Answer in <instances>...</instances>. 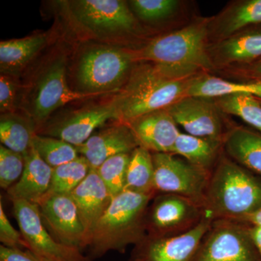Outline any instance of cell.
<instances>
[{
  "label": "cell",
  "instance_id": "27",
  "mask_svg": "<svg viewBox=\"0 0 261 261\" xmlns=\"http://www.w3.org/2000/svg\"><path fill=\"white\" fill-rule=\"evenodd\" d=\"M33 119L13 113H5L0 118V140L2 145L22 155L27 156L33 148L37 135Z\"/></svg>",
  "mask_w": 261,
  "mask_h": 261
},
{
  "label": "cell",
  "instance_id": "33",
  "mask_svg": "<svg viewBox=\"0 0 261 261\" xmlns=\"http://www.w3.org/2000/svg\"><path fill=\"white\" fill-rule=\"evenodd\" d=\"M25 168V158L22 154L0 146V186L8 190L19 181Z\"/></svg>",
  "mask_w": 261,
  "mask_h": 261
},
{
  "label": "cell",
  "instance_id": "38",
  "mask_svg": "<svg viewBox=\"0 0 261 261\" xmlns=\"http://www.w3.org/2000/svg\"><path fill=\"white\" fill-rule=\"evenodd\" d=\"M243 222L261 228V206L245 217Z\"/></svg>",
  "mask_w": 261,
  "mask_h": 261
},
{
  "label": "cell",
  "instance_id": "29",
  "mask_svg": "<svg viewBox=\"0 0 261 261\" xmlns=\"http://www.w3.org/2000/svg\"><path fill=\"white\" fill-rule=\"evenodd\" d=\"M221 112L238 117L253 129L261 132V102L251 94H238L214 99Z\"/></svg>",
  "mask_w": 261,
  "mask_h": 261
},
{
  "label": "cell",
  "instance_id": "13",
  "mask_svg": "<svg viewBox=\"0 0 261 261\" xmlns=\"http://www.w3.org/2000/svg\"><path fill=\"white\" fill-rule=\"evenodd\" d=\"M212 221L205 216L195 228L177 236L147 235L135 245L129 261H193Z\"/></svg>",
  "mask_w": 261,
  "mask_h": 261
},
{
  "label": "cell",
  "instance_id": "36",
  "mask_svg": "<svg viewBox=\"0 0 261 261\" xmlns=\"http://www.w3.org/2000/svg\"><path fill=\"white\" fill-rule=\"evenodd\" d=\"M17 84L13 77L1 74L0 76V111L2 114L15 113Z\"/></svg>",
  "mask_w": 261,
  "mask_h": 261
},
{
  "label": "cell",
  "instance_id": "18",
  "mask_svg": "<svg viewBox=\"0 0 261 261\" xmlns=\"http://www.w3.org/2000/svg\"><path fill=\"white\" fill-rule=\"evenodd\" d=\"M138 143L126 123L118 121L113 126L94 133L83 145L75 147L80 155L97 169L106 160L120 154H130Z\"/></svg>",
  "mask_w": 261,
  "mask_h": 261
},
{
  "label": "cell",
  "instance_id": "9",
  "mask_svg": "<svg viewBox=\"0 0 261 261\" xmlns=\"http://www.w3.org/2000/svg\"><path fill=\"white\" fill-rule=\"evenodd\" d=\"M147 211V235L177 236L195 228L205 216L195 200L175 194H158Z\"/></svg>",
  "mask_w": 261,
  "mask_h": 261
},
{
  "label": "cell",
  "instance_id": "2",
  "mask_svg": "<svg viewBox=\"0 0 261 261\" xmlns=\"http://www.w3.org/2000/svg\"><path fill=\"white\" fill-rule=\"evenodd\" d=\"M261 206V178L221 154L214 170L202 202L205 216L215 220L243 222Z\"/></svg>",
  "mask_w": 261,
  "mask_h": 261
},
{
  "label": "cell",
  "instance_id": "1",
  "mask_svg": "<svg viewBox=\"0 0 261 261\" xmlns=\"http://www.w3.org/2000/svg\"><path fill=\"white\" fill-rule=\"evenodd\" d=\"M209 17L197 15L181 28L149 39L132 49L136 63L155 65L166 75L190 80L202 73H214L209 56Z\"/></svg>",
  "mask_w": 261,
  "mask_h": 261
},
{
  "label": "cell",
  "instance_id": "26",
  "mask_svg": "<svg viewBox=\"0 0 261 261\" xmlns=\"http://www.w3.org/2000/svg\"><path fill=\"white\" fill-rule=\"evenodd\" d=\"M238 94H251L261 99V83L226 80L206 73L195 77L187 92V96L213 99Z\"/></svg>",
  "mask_w": 261,
  "mask_h": 261
},
{
  "label": "cell",
  "instance_id": "12",
  "mask_svg": "<svg viewBox=\"0 0 261 261\" xmlns=\"http://www.w3.org/2000/svg\"><path fill=\"white\" fill-rule=\"evenodd\" d=\"M178 126L188 135L224 142L230 126L213 98L187 96L167 108Z\"/></svg>",
  "mask_w": 261,
  "mask_h": 261
},
{
  "label": "cell",
  "instance_id": "23",
  "mask_svg": "<svg viewBox=\"0 0 261 261\" xmlns=\"http://www.w3.org/2000/svg\"><path fill=\"white\" fill-rule=\"evenodd\" d=\"M139 21L149 24L172 23L178 29L190 23V2L183 0H132L128 2Z\"/></svg>",
  "mask_w": 261,
  "mask_h": 261
},
{
  "label": "cell",
  "instance_id": "3",
  "mask_svg": "<svg viewBox=\"0 0 261 261\" xmlns=\"http://www.w3.org/2000/svg\"><path fill=\"white\" fill-rule=\"evenodd\" d=\"M193 79L177 80L151 63H136L126 83L112 100L118 121L126 123L147 113L167 109L187 97Z\"/></svg>",
  "mask_w": 261,
  "mask_h": 261
},
{
  "label": "cell",
  "instance_id": "16",
  "mask_svg": "<svg viewBox=\"0 0 261 261\" xmlns=\"http://www.w3.org/2000/svg\"><path fill=\"white\" fill-rule=\"evenodd\" d=\"M209 56L218 70L250 64L261 58V23L209 46Z\"/></svg>",
  "mask_w": 261,
  "mask_h": 261
},
{
  "label": "cell",
  "instance_id": "17",
  "mask_svg": "<svg viewBox=\"0 0 261 261\" xmlns=\"http://www.w3.org/2000/svg\"><path fill=\"white\" fill-rule=\"evenodd\" d=\"M126 124L139 147L152 153H173L175 143L181 133L167 109L147 113Z\"/></svg>",
  "mask_w": 261,
  "mask_h": 261
},
{
  "label": "cell",
  "instance_id": "21",
  "mask_svg": "<svg viewBox=\"0 0 261 261\" xmlns=\"http://www.w3.org/2000/svg\"><path fill=\"white\" fill-rule=\"evenodd\" d=\"M24 158L23 174L8 190V196L11 200L28 201L38 205L49 191L53 168L41 159L34 147Z\"/></svg>",
  "mask_w": 261,
  "mask_h": 261
},
{
  "label": "cell",
  "instance_id": "32",
  "mask_svg": "<svg viewBox=\"0 0 261 261\" xmlns=\"http://www.w3.org/2000/svg\"><path fill=\"white\" fill-rule=\"evenodd\" d=\"M130 154H120L109 158L96 169L113 197L124 191Z\"/></svg>",
  "mask_w": 261,
  "mask_h": 261
},
{
  "label": "cell",
  "instance_id": "35",
  "mask_svg": "<svg viewBox=\"0 0 261 261\" xmlns=\"http://www.w3.org/2000/svg\"><path fill=\"white\" fill-rule=\"evenodd\" d=\"M0 241L5 247L27 248L21 233L12 226L7 217L2 202H0Z\"/></svg>",
  "mask_w": 261,
  "mask_h": 261
},
{
  "label": "cell",
  "instance_id": "25",
  "mask_svg": "<svg viewBox=\"0 0 261 261\" xmlns=\"http://www.w3.org/2000/svg\"><path fill=\"white\" fill-rule=\"evenodd\" d=\"M223 144L222 141L201 138L181 132L172 154L186 160L196 167L211 173L224 152Z\"/></svg>",
  "mask_w": 261,
  "mask_h": 261
},
{
  "label": "cell",
  "instance_id": "24",
  "mask_svg": "<svg viewBox=\"0 0 261 261\" xmlns=\"http://www.w3.org/2000/svg\"><path fill=\"white\" fill-rule=\"evenodd\" d=\"M45 34H34L20 39L0 42V69L2 74L15 77L37 56L47 42Z\"/></svg>",
  "mask_w": 261,
  "mask_h": 261
},
{
  "label": "cell",
  "instance_id": "40",
  "mask_svg": "<svg viewBox=\"0 0 261 261\" xmlns=\"http://www.w3.org/2000/svg\"><path fill=\"white\" fill-rule=\"evenodd\" d=\"M259 99H260V102H261V99L260 98H258Z\"/></svg>",
  "mask_w": 261,
  "mask_h": 261
},
{
  "label": "cell",
  "instance_id": "5",
  "mask_svg": "<svg viewBox=\"0 0 261 261\" xmlns=\"http://www.w3.org/2000/svg\"><path fill=\"white\" fill-rule=\"evenodd\" d=\"M136 63L132 49L107 46L91 48L82 55L77 66L80 92L96 96L118 93Z\"/></svg>",
  "mask_w": 261,
  "mask_h": 261
},
{
  "label": "cell",
  "instance_id": "39",
  "mask_svg": "<svg viewBox=\"0 0 261 261\" xmlns=\"http://www.w3.org/2000/svg\"><path fill=\"white\" fill-rule=\"evenodd\" d=\"M250 231L261 257V228L250 225Z\"/></svg>",
  "mask_w": 261,
  "mask_h": 261
},
{
  "label": "cell",
  "instance_id": "28",
  "mask_svg": "<svg viewBox=\"0 0 261 261\" xmlns=\"http://www.w3.org/2000/svg\"><path fill=\"white\" fill-rule=\"evenodd\" d=\"M124 190L146 195H158L154 187L152 153L147 149L138 147L130 153Z\"/></svg>",
  "mask_w": 261,
  "mask_h": 261
},
{
  "label": "cell",
  "instance_id": "31",
  "mask_svg": "<svg viewBox=\"0 0 261 261\" xmlns=\"http://www.w3.org/2000/svg\"><path fill=\"white\" fill-rule=\"evenodd\" d=\"M33 147L41 159L53 168L69 163L80 156L75 146L49 136H34Z\"/></svg>",
  "mask_w": 261,
  "mask_h": 261
},
{
  "label": "cell",
  "instance_id": "7",
  "mask_svg": "<svg viewBox=\"0 0 261 261\" xmlns=\"http://www.w3.org/2000/svg\"><path fill=\"white\" fill-rule=\"evenodd\" d=\"M193 261H261L250 224L215 220L204 235Z\"/></svg>",
  "mask_w": 261,
  "mask_h": 261
},
{
  "label": "cell",
  "instance_id": "8",
  "mask_svg": "<svg viewBox=\"0 0 261 261\" xmlns=\"http://www.w3.org/2000/svg\"><path fill=\"white\" fill-rule=\"evenodd\" d=\"M152 160L156 193L184 196L202 207L211 173L172 153H152Z\"/></svg>",
  "mask_w": 261,
  "mask_h": 261
},
{
  "label": "cell",
  "instance_id": "14",
  "mask_svg": "<svg viewBox=\"0 0 261 261\" xmlns=\"http://www.w3.org/2000/svg\"><path fill=\"white\" fill-rule=\"evenodd\" d=\"M38 207L44 226L58 243L78 250L86 247L84 226L71 195L48 196Z\"/></svg>",
  "mask_w": 261,
  "mask_h": 261
},
{
  "label": "cell",
  "instance_id": "30",
  "mask_svg": "<svg viewBox=\"0 0 261 261\" xmlns=\"http://www.w3.org/2000/svg\"><path fill=\"white\" fill-rule=\"evenodd\" d=\"M90 169L88 161L82 155L69 163L53 168L50 187L45 197L70 195L87 177Z\"/></svg>",
  "mask_w": 261,
  "mask_h": 261
},
{
  "label": "cell",
  "instance_id": "34",
  "mask_svg": "<svg viewBox=\"0 0 261 261\" xmlns=\"http://www.w3.org/2000/svg\"><path fill=\"white\" fill-rule=\"evenodd\" d=\"M214 74L226 80L261 83V58L250 64L218 70Z\"/></svg>",
  "mask_w": 261,
  "mask_h": 261
},
{
  "label": "cell",
  "instance_id": "20",
  "mask_svg": "<svg viewBox=\"0 0 261 261\" xmlns=\"http://www.w3.org/2000/svg\"><path fill=\"white\" fill-rule=\"evenodd\" d=\"M258 23H261V0L229 2L218 14L209 17L207 29L210 44Z\"/></svg>",
  "mask_w": 261,
  "mask_h": 261
},
{
  "label": "cell",
  "instance_id": "6",
  "mask_svg": "<svg viewBox=\"0 0 261 261\" xmlns=\"http://www.w3.org/2000/svg\"><path fill=\"white\" fill-rule=\"evenodd\" d=\"M70 12L81 25L100 37H130L144 34L142 24L128 2L79 0L70 3Z\"/></svg>",
  "mask_w": 261,
  "mask_h": 261
},
{
  "label": "cell",
  "instance_id": "37",
  "mask_svg": "<svg viewBox=\"0 0 261 261\" xmlns=\"http://www.w3.org/2000/svg\"><path fill=\"white\" fill-rule=\"evenodd\" d=\"M0 261H44L27 249L0 247Z\"/></svg>",
  "mask_w": 261,
  "mask_h": 261
},
{
  "label": "cell",
  "instance_id": "15",
  "mask_svg": "<svg viewBox=\"0 0 261 261\" xmlns=\"http://www.w3.org/2000/svg\"><path fill=\"white\" fill-rule=\"evenodd\" d=\"M112 119L118 121L116 108L111 101L68 113L48 125L45 134L78 147L83 145L94 130Z\"/></svg>",
  "mask_w": 261,
  "mask_h": 261
},
{
  "label": "cell",
  "instance_id": "22",
  "mask_svg": "<svg viewBox=\"0 0 261 261\" xmlns=\"http://www.w3.org/2000/svg\"><path fill=\"white\" fill-rule=\"evenodd\" d=\"M223 147L230 159L261 176V132L250 127L230 126Z\"/></svg>",
  "mask_w": 261,
  "mask_h": 261
},
{
  "label": "cell",
  "instance_id": "19",
  "mask_svg": "<svg viewBox=\"0 0 261 261\" xmlns=\"http://www.w3.org/2000/svg\"><path fill=\"white\" fill-rule=\"evenodd\" d=\"M70 195L74 200L84 226L86 247L89 246L96 225L109 207L113 197L97 170L92 168Z\"/></svg>",
  "mask_w": 261,
  "mask_h": 261
},
{
  "label": "cell",
  "instance_id": "10",
  "mask_svg": "<svg viewBox=\"0 0 261 261\" xmlns=\"http://www.w3.org/2000/svg\"><path fill=\"white\" fill-rule=\"evenodd\" d=\"M12 202L27 249L44 261H89L80 250L58 243L51 236L43 223L37 205L21 200Z\"/></svg>",
  "mask_w": 261,
  "mask_h": 261
},
{
  "label": "cell",
  "instance_id": "4",
  "mask_svg": "<svg viewBox=\"0 0 261 261\" xmlns=\"http://www.w3.org/2000/svg\"><path fill=\"white\" fill-rule=\"evenodd\" d=\"M157 195L123 191L113 197L111 203L98 221L89 246L94 256L111 250L124 251L147 236V211Z\"/></svg>",
  "mask_w": 261,
  "mask_h": 261
},
{
  "label": "cell",
  "instance_id": "11",
  "mask_svg": "<svg viewBox=\"0 0 261 261\" xmlns=\"http://www.w3.org/2000/svg\"><path fill=\"white\" fill-rule=\"evenodd\" d=\"M65 58L60 56L44 70L34 89L31 115L37 123L47 121L51 113L65 105L79 99L97 97L73 91L67 83Z\"/></svg>",
  "mask_w": 261,
  "mask_h": 261
}]
</instances>
